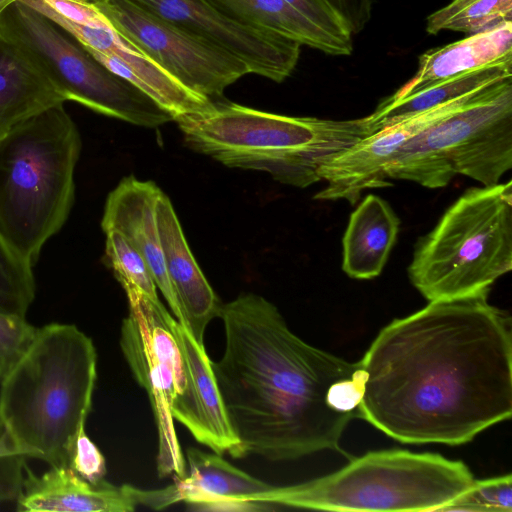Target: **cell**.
I'll use <instances>...</instances> for the list:
<instances>
[{
  "instance_id": "obj_6",
  "label": "cell",
  "mask_w": 512,
  "mask_h": 512,
  "mask_svg": "<svg viewBox=\"0 0 512 512\" xmlns=\"http://www.w3.org/2000/svg\"><path fill=\"white\" fill-rule=\"evenodd\" d=\"M465 463L435 453L381 450L307 482L273 487L251 502L326 511H438L470 488Z\"/></svg>"
},
{
  "instance_id": "obj_29",
  "label": "cell",
  "mask_w": 512,
  "mask_h": 512,
  "mask_svg": "<svg viewBox=\"0 0 512 512\" xmlns=\"http://www.w3.org/2000/svg\"><path fill=\"white\" fill-rule=\"evenodd\" d=\"M26 459L0 416V503L20 495Z\"/></svg>"
},
{
  "instance_id": "obj_23",
  "label": "cell",
  "mask_w": 512,
  "mask_h": 512,
  "mask_svg": "<svg viewBox=\"0 0 512 512\" xmlns=\"http://www.w3.org/2000/svg\"><path fill=\"white\" fill-rule=\"evenodd\" d=\"M507 78H512V61L457 75L403 98L388 97L366 116L368 126L377 132Z\"/></svg>"
},
{
  "instance_id": "obj_25",
  "label": "cell",
  "mask_w": 512,
  "mask_h": 512,
  "mask_svg": "<svg viewBox=\"0 0 512 512\" xmlns=\"http://www.w3.org/2000/svg\"><path fill=\"white\" fill-rule=\"evenodd\" d=\"M507 21H512V0H451L427 17L426 31L435 35L449 30L469 36Z\"/></svg>"
},
{
  "instance_id": "obj_17",
  "label": "cell",
  "mask_w": 512,
  "mask_h": 512,
  "mask_svg": "<svg viewBox=\"0 0 512 512\" xmlns=\"http://www.w3.org/2000/svg\"><path fill=\"white\" fill-rule=\"evenodd\" d=\"M161 192L152 181H141L133 175L123 178L107 197L101 227L104 232L121 233L143 256L175 319L185 327L165 269L158 233L156 203Z\"/></svg>"
},
{
  "instance_id": "obj_16",
  "label": "cell",
  "mask_w": 512,
  "mask_h": 512,
  "mask_svg": "<svg viewBox=\"0 0 512 512\" xmlns=\"http://www.w3.org/2000/svg\"><path fill=\"white\" fill-rule=\"evenodd\" d=\"M165 320L179 346L186 376L184 392L172 401L173 418L184 425L199 443L215 453L244 457L243 448L230 425L205 346H201L168 311L165 312Z\"/></svg>"
},
{
  "instance_id": "obj_28",
  "label": "cell",
  "mask_w": 512,
  "mask_h": 512,
  "mask_svg": "<svg viewBox=\"0 0 512 512\" xmlns=\"http://www.w3.org/2000/svg\"><path fill=\"white\" fill-rule=\"evenodd\" d=\"M511 474L474 480L468 490L438 511L511 512Z\"/></svg>"
},
{
  "instance_id": "obj_4",
  "label": "cell",
  "mask_w": 512,
  "mask_h": 512,
  "mask_svg": "<svg viewBox=\"0 0 512 512\" xmlns=\"http://www.w3.org/2000/svg\"><path fill=\"white\" fill-rule=\"evenodd\" d=\"M174 121L190 149L228 167L267 172L298 188L321 181L319 170L326 161L372 133L366 117L286 116L224 98Z\"/></svg>"
},
{
  "instance_id": "obj_2",
  "label": "cell",
  "mask_w": 512,
  "mask_h": 512,
  "mask_svg": "<svg viewBox=\"0 0 512 512\" xmlns=\"http://www.w3.org/2000/svg\"><path fill=\"white\" fill-rule=\"evenodd\" d=\"M219 317L225 349L211 366L245 456L285 461L323 450L345 453L340 440L355 417L330 408L327 393L360 360L304 342L273 303L254 293L222 304Z\"/></svg>"
},
{
  "instance_id": "obj_13",
  "label": "cell",
  "mask_w": 512,
  "mask_h": 512,
  "mask_svg": "<svg viewBox=\"0 0 512 512\" xmlns=\"http://www.w3.org/2000/svg\"><path fill=\"white\" fill-rule=\"evenodd\" d=\"M474 93L371 133L336 154L319 170L321 181L327 184L315 194L314 199L346 200L355 205L364 191L392 186V182L387 180L386 168L403 145L428 125L462 105Z\"/></svg>"
},
{
  "instance_id": "obj_15",
  "label": "cell",
  "mask_w": 512,
  "mask_h": 512,
  "mask_svg": "<svg viewBox=\"0 0 512 512\" xmlns=\"http://www.w3.org/2000/svg\"><path fill=\"white\" fill-rule=\"evenodd\" d=\"M16 503L18 511L26 512H130L137 505L165 508L170 505V493L167 488L115 486L104 479L91 483L68 466H50L42 475L26 466Z\"/></svg>"
},
{
  "instance_id": "obj_1",
  "label": "cell",
  "mask_w": 512,
  "mask_h": 512,
  "mask_svg": "<svg viewBox=\"0 0 512 512\" xmlns=\"http://www.w3.org/2000/svg\"><path fill=\"white\" fill-rule=\"evenodd\" d=\"M489 291L429 301L382 328L360 360L357 417L402 443L447 445L509 419L511 317Z\"/></svg>"
},
{
  "instance_id": "obj_34",
  "label": "cell",
  "mask_w": 512,
  "mask_h": 512,
  "mask_svg": "<svg viewBox=\"0 0 512 512\" xmlns=\"http://www.w3.org/2000/svg\"><path fill=\"white\" fill-rule=\"evenodd\" d=\"M17 0H0V13L11 3Z\"/></svg>"
},
{
  "instance_id": "obj_30",
  "label": "cell",
  "mask_w": 512,
  "mask_h": 512,
  "mask_svg": "<svg viewBox=\"0 0 512 512\" xmlns=\"http://www.w3.org/2000/svg\"><path fill=\"white\" fill-rule=\"evenodd\" d=\"M36 329L25 317L0 312V381L26 351Z\"/></svg>"
},
{
  "instance_id": "obj_10",
  "label": "cell",
  "mask_w": 512,
  "mask_h": 512,
  "mask_svg": "<svg viewBox=\"0 0 512 512\" xmlns=\"http://www.w3.org/2000/svg\"><path fill=\"white\" fill-rule=\"evenodd\" d=\"M129 314L123 320L120 345L138 383L146 390L158 430L160 477H186V462L174 427L172 401L185 390V368L179 346L165 320L167 309L132 285L122 287Z\"/></svg>"
},
{
  "instance_id": "obj_8",
  "label": "cell",
  "mask_w": 512,
  "mask_h": 512,
  "mask_svg": "<svg viewBox=\"0 0 512 512\" xmlns=\"http://www.w3.org/2000/svg\"><path fill=\"white\" fill-rule=\"evenodd\" d=\"M511 168L512 78H507L475 92L408 140L386 174L437 189L458 174L495 185Z\"/></svg>"
},
{
  "instance_id": "obj_9",
  "label": "cell",
  "mask_w": 512,
  "mask_h": 512,
  "mask_svg": "<svg viewBox=\"0 0 512 512\" xmlns=\"http://www.w3.org/2000/svg\"><path fill=\"white\" fill-rule=\"evenodd\" d=\"M0 30L25 48L66 101L148 128L174 121L171 113L98 62L49 18L17 0L0 13Z\"/></svg>"
},
{
  "instance_id": "obj_19",
  "label": "cell",
  "mask_w": 512,
  "mask_h": 512,
  "mask_svg": "<svg viewBox=\"0 0 512 512\" xmlns=\"http://www.w3.org/2000/svg\"><path fill=\"white\" fill-rule=\"evenodd\" d=\"M189 475L175 478L180 501L200 510L256 511L268 505L251 502L271 485L231 465L221 456L196 448L186 451Z\"/></svg>"
},
{
  "instance_id": "obj_27",
  "label": "cell",
  "mask_w": 512,
  "mask_h": 512,
  "mask_svg": "<svg viewBox=\"0 0 512 512\" xmlns=\"http://www.w3.org/2000/svg\"><path fill=\"white\" fill-rule=\"evenodd\" d=\"M105 264L113 271L117 281L131 284L152 300H159L156 284L143 256L118 231L105 232Z\"/></svg>"
},
{
  "instance_id": "obj_5",
  "label": "cell",
  "mask_w": 512,
  "mask_h": 512,
  "mask_svg": "<svg viewBox=\"0 0 512 512\" xmlns=\"http://www.w3.org/2000/svg\"><path fill=\"white\" fill-rule=\"evenodd\" d=\"M63 104L23 120L0 139V234L32 266L74 202L81 140Z\"/></svg>"
},
{
  "instance_id": "obj_14",
  "label": "cell",
  "mask_w": 512,
  "mask_h": 512,
  "mask_svg": "<svg viewBox=\"0 0 512 512\" xmlns=\"http://www.w3.org/2000/svg\"><path fill=\"white\" fill-rule=\"evenodd\" d=\"M55 25L77 40L98 62L124 78L171 113L182 115L203 111L211 100L179 83L163 68L118 34L109 22L81 25L56 15H47Z\"/></svg>"
},
{
  "instance_id": "obj_21",
  "label": "cell",
  "mask_w": 512,
  "mask_h": 512,
  "mask_svg": "<svg viewBox=\"0 0 512 512\" xmlns=\"http://www.w3.org/2000/svg\"><path fill=\"white\" fill-rule=\"evenodd\" d=\"M64 102L33 56L0 30V139L23 120Z\"/></svg>"
},
{
  "instance_id": "obj_31",
  "label": "cell",
  "mask_w": 512,
  "mask_h": 512,
  "mask_svg": "<svg viewBox=\"0 0 512 512\" xmlns=\"http://www.w3.org/2000/svg\"><path fill=\"white\" fill-rule=\"evenodd\" d=\"M285 1L325 34L353 51V35L324 0Z\"/></svg>"
},
{
  "instance_id": "obj_11",
  "label": "cell",
  "mask_w": 512,
  "mask_h": 512,
  "mask_svg": "<svg viewBox=\"0 0 512 512\" xmlns=\"http://www.w3.org/2000/svg\"><path fill=\"white\" fill-rule=\"evenodd\" d=\"M112 28L189 90L211 101L251 74L231 53L171 25L130 0L95 4Z\"/></svg>"
},
{
  "instance_id": "obj_12",
  "label": "cell",
  "mask_w": 512,
  "mask_h": 512,
  "mask_svg": "<svg viewBox=\"0 0 512 512\" xmlns=\"http://www.w3.org/2000/svg\"><path fill=\"white\" fill-rule=\"evenodd\" d=\"M171 25L244 62L251 74L283 82L294 71L301 45L274 32L239 23L206 0H130Z\"/></svg>"
},
{
  "instance_id": "obj_22",
  "label": "cell",
  "mask_w": 512,
  "mask_h": 512,
  "mask_svg": "<svg viewBox=\"0 0 512 512\" xmlns=\"http://www.w3.org/2000/svg\"><path fill=\"white\" fill-rule=\"evenodd\" d=\"M400 219L387 201L370 194L353 213L342 239V270L353 279L379 276L394 247Z\"/></svg>"
},
{
  "instance_id": "obj_32",
  "label": "cell",
  "mask_w": 512,
  "mask_h": 512,
  "mask_svg": "<svg viewBox=\"0 0 512 512\" xmlns=\"http://www.w3.org/2000/svg\"><path fill=\"white\" fill-rule=\"evenodd\" d=\"M68 467L91 483H97L104 479L107 472L105 458L96 444L88 437L85 429L81 430L74 441Z\"/></svg>"
},
{
  "instance_id": "obj_3",
  "label": "cell",
  "mask_w": 512,
  "mask_h": 512,
  "mask_svg": "<svg viewBox=\"0 0 512 512\" xmlns=\"http://www.w3.org/2000/svg\"><path fill=\"white\" fill-rule=\"evenodd\" d=\"M97 353L75 325L37 328L0 381V416L26 458L68 466L92 406Z\"/></svg>"
},
{
  "instance_id": "obj_33",
  "label": "cell",
  "mask_w": 512,
  "mask_h": 512,
  "mask_svg": "<svg viewBox=\"0 0 512 512\" xmlns=\"http://www.w3.org/2000/svg\"><path fill=\"white\" fill-rule=\"evenodd\" d=\"M338 15L348 31L360 33L368 24L375 0H324Z\"/></svg>"
},
{
  "instance_id": "obj_20",
  "label": "cell",
  "mask_w": 512,
  "mask_h": 512,
  "mask_svg": "<svg viewBox=\"0 0 512 512\" xmlns=\"http://www.w3.org/2000/svg\"><path fill=\"white\" fill-rule=\"evenodd\" d=\"M506 61H512V21L423 53L415 75L389 97L403 98L457 75Z\"/></svg>"
},
{
  "instance_id": "obj_7",
  "label": "cell",
  "mask_w": 512,
  "mask_h": 512,
  "mask_svg": "<svg viewBox=\"0 0 512 512\" xmlns=\"http://www.w3.org/2000/svg\"><path fill=\"white\" fill-rule=\"evenodd\" d=\"M512 269V183L467 189L418 239L408 276L428 300L490 290Z\"/></svg>"
},
{
  "instance_id": "obj_35",
  "label": "cell",
  "mask_w": 512,
  "mask_h": 512,
  "mask_svg": "<svg viewBox=\"0 0 512 512\" xmlns=\"http://www.w3.org/2000/svg\"><path fill=\"white\" fill-rule=\"evenodd\" d=\"M79 1L95 5L100 0H79Z\"/></svg>"
},
{
  "instance_id": "obj_26",
  "label": "cell",
  "mask_w": 512,
  "mask_h": 512,
  "mask_svg": "<svg viewBox=\"0 0 512 512\" xmlns=\"http://www.w3.org/2000/svg\"><path fill=\"white\" fill-rule=\"evenodd\" d=\"M32 268L0 234V312L25 317L35 297Z\"/></svg>"
},
{
  "instance_id": "obj_18",
  "label": "cell",
  "mask_w": 512,
  "mask_h": 512,
  "mask_svg": "<svg viewBox=\"0 0 512 512\" xmlns=\"http://www.w3.org/2000/svg\"><path fill=\"white\" fill-rule=\"evenodd\" d=\"M156 219L165 269L185 328L204 346L205 329L219 317L223 303L193 257L173 205L163 192L157 199Z\"/></svg>"
},
{
  "instance_id": "obj_24",
  "label": "cell",
  "mask_w": 512,
  "mask_h": 512,
  "mask_svg": "<svg viewBox=\"0 0 512 512\" xmlns=\"http://www.w3.org/2000/svg\"><path fill=\"white\" fill-rule=\"evenodd\" d=\"M225 16L251 27L265 29L332 56L349 50L298 13L285 0H206Z\"/></svg>"
}]
</instances>
